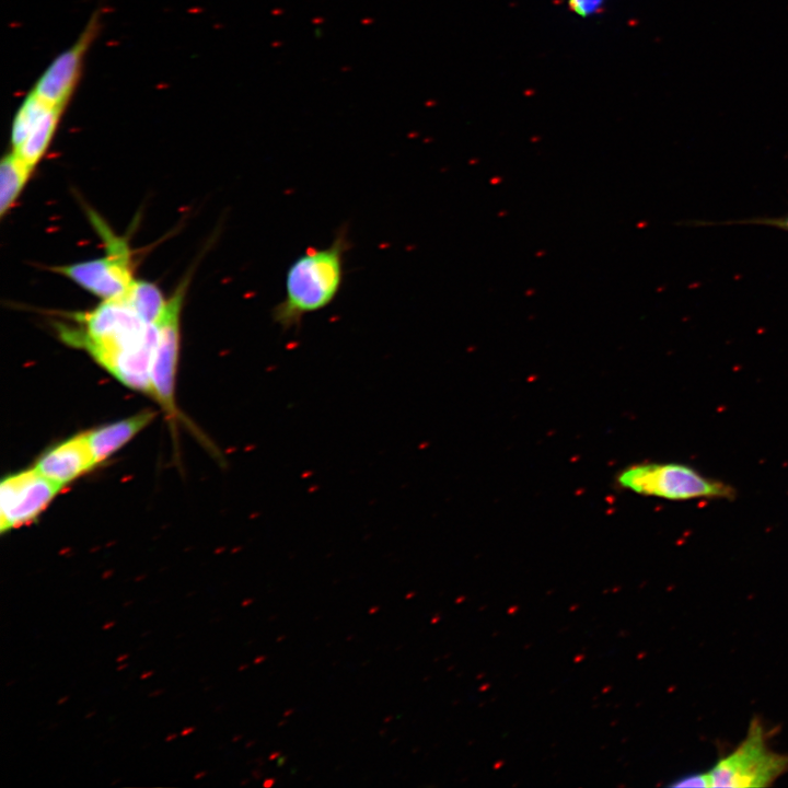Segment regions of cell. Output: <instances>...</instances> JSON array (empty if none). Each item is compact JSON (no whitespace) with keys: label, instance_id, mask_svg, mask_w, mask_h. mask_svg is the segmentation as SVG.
Wrapping results in <instances>:
<instances>
[{"label":"cell","instance_id":"1","mask_svg":"<svg viewBox=\"0 0 788 788\" xmlns=\"http://www.w3.org/2000/svg\"><path fill=\"white\" fill-rule=\"evenodd\" d=\"M349 247L347 229L341 228L327 247L305 250L287 270L285 297L271 310L274 323L282 331L297 328L304 315L328 306L341 288Z\"/></svg>","mask_w":788,"mask_h":788},{"label":"cell","instance_id":"2","mask_svg":"<svg viewBox=\"0 0 788 788\" xmlns=\"http://www.w3.org/2000/svg\"><path fill=\"white\" fill-rule=\"evenodd\" d=\"M82 329L62 333L65 339L88 350L107 369L118 357L157 343V324H147L123 299L106 300L81 316Z\"/></svg>","mask_w":788,"mask_h":788},{"label":"cell","instance_id":"3","mask_svg":"<svg viewBox=\"0 0 788 788\" xmlns=\"http://www.w3.org/2000/svg\"><path fill=\"white\" fill-rule=\"evenodd\" d=\"M616 482L623 489L668 500L732 499L735 496V489L729 484L674 462L629 465L618 473Z\"/></svg>","mask_w":788,"mask_h":788},{"label":"cell","instance_id":"4","mask_svg":"<svg viewBox=\"0 0 788 788\" xmlns=\"http://www.w3.org/2000/svg\"><path fill=\"white\" fill-rule=\"evenodd\" d=\"M788 770V755L769 749L758 719H752L746 737L734 751L718 760L708 772L711 787H767Z\"/></svg>","mask_w":788,"mask_h":788},{"label":"cell","instance_id":"5","mask_svg":"<svg viewBox=\"0 0 788 788\" xmlns=\"http://www.w3.org/2000/svg\"><path fill=\"white\" fill-rule=\"evenodd\" d=\"M96 225L106 240V256L56 267L55 270L104 301L123 298L134 281L128 245L121 239L107 233L102 225Z\"/></svg>","mask_w":788,"mask_h":788},{"label":"cell","instance_id":"6","mask_svg":"<svg viewBox=\"0 0 788 788\" xmlns=\"http://www.w3.org/2000/svg\"><path fill=\"white\" fill-rule=\"evenodd\" d=\"M187 282L185 280L178 286L155 323L158 339L151 366L152 396L172 418L177 415L174 391L179 351V315Z\"/></svg>","mask_w":788,"mask_h":788},{"label":"cell","instance_id":"7","mask_svg":"<svg viewBox=\"0 0 788 788\" xmlns=\"http://www.w3.org/2000/svg\"><path fill=\"white\" fill-rule=\"evenodd\" d=\"M61 488L35 467L3 478L0 485V532L3 534L33 521Z\"/></svg>","mask_w":788,"mask_h":788},{"label":"cell","instance_id":"8","mask_svg":"<svg viewBox=\"0 0 788 788\" xmlns=\"http://www.w3.org/2000/svg\"><path fill=\"white\" fill-rule=\"evenodd\" d=\"M100 27V18L95 13L89 21L78 40L61 53L44 71L32 90L50 106L67 104L74 89L85 51Z\"/></svg>","mask_w":788,"mask_h":788},{"label":"cell","instance_id":"9","mask_svg":"<svg viewBox=\"0 0 788 788\" xmlns=\"http://www.w3.org/2000/svg\"><path fill=\"white\" fill-rule=\"evenodd\" d=\"M96 464L86 432L71 437L46 451L35 468L50 482L63 487Z\"/></svg>","mask_w":788,"mask_h":788},{"label":"cell","instance_id":"10","mask_svg":"<svg viewBox=\"0 0 788 788\" xmlns=\"http://www.w3.org/2000/svg\"><path fill=\"white\" fill-rule=\"evenodd\" d=\"M154 416L153 412L146 410L86 432L96 464L108 459L130 441Z\"/></svg>","mask_w":788,"mask_h":788},{"label":"cell","instance_id":"11","mask_svg":"<svg viewBox=\"0 0 788 788\" xmlns=\"http://www.w3.org/2000/svg\"><path fill=\"white\" fill-rule=\"evenodd\" d=\"M65 104L50 107L36 123L25 141L13 152L33 169L48 148Z\"/></svg>","mask_w":788,"mask_h":788},{"label":"cell","instance_id":"12","mask_svg":"<svg viewBox=\"0 0 788 788\" xmlns=\"http://www.w3.org/2000/svg\"><path fill=\"white\" fill-rule=\"evenodd\" d=\"M34 169L13 151L0 164V215L12 207Z\"/></svg>","mask_w":788,"mask_h":788},{"label":"cell","instance_id":"13","mask_svg":"<svg viewBox=\"0 0 788 788\" xmlns=\"http://www.w3.org/2000/svg\"><path fill=\"white\" fill-rule=\"evenodd\" d=\"M123 299L142 321L151 325L160 320L167 302L154 283L143 280H134Z\"/></svg>","mask_w":788,"mask_h":788},{"label":"cell","instance_id":"14","mask_svg":"<svg viewBox=\"0 0 788 788\" xmlns=\"http://www.w3.org/2000/svg\"><path fill=\"white\" fill-rule=\"evenodd\" d=\"M53 106L31 91L16 112L12 125L11 144L18 149L27 138L40 117Z\"/></svg>","mask_w":788,"mask_h":788},{"label":"cell","instance_id":"15","mask_svg":"<svg viewBox=\"0 0 788 788\" xmlns=\"http://www.w3.org/2000/svg\"><path fill=\"white\" fill-rule=\"evenodd\" d=\"M603 4L604 0H569V8L582 18L596 14Z\"/></svg>","mask_w":788,"mask_h":788},{"label":"cell","instance_id":"16","mask_svg":"<svg viewBox=\"0 0 788 788\" xmlns=\"http://www.w3.org/2000/svg\"><path fill=\"white\" fill-rule=\"evenodd\" d=\"M670 787L685 788V787H711L710 778L707 773H696L682 776L673 780Z\"/></svg>","mask_w":788,"mask_h":788},{"label":"cell","instance_id":"17","mask_svg":"<svg viewBox=\"0 0 788 788\" xmlns=\"http://www.w3.org/2000/svg\"><path fill=\"white\" fill-rule=\"evenodd\" d=\"M751 222L767 224V225L776 227V228L788 231V215L784 216V217H779V218L752 220Z\"/></svg>","mask_w":788,"mask_h":788},{"label":"cell","instance_id":"18","mask_svg":"<svg viewBox=\"0 0 788 788\" xmlns=\"http://www.w3.org/2000/svg\"><path fill=\"white\" fill-rule=\"evenodd\" d=\"M193 732H195V727H185L181 732V737H187L190 735Z\"/></svg>","mask_w":788,"mask_h":788},{"label":"cell","instance_id":"19","mask_svg":"<svg viewBox=\"0 0 788 788\" xmlns=\"http://www.w3.org/2000/svg\"><path fill=\"white\" fill-rule=\"evenodd\" d=\"M178 735H179V734H177V733H170L169 735L165 737V741H166V742H172V741H174Z\"/></svg>","mask_w":788,"mask_h":788},{"label":"cell","instance_id":"20","mask_svg":"<svg viewBox=\"0 0 788 788\" xmlns=\"http://www.w3.org/2000/svg\"><path fill=\"white\" fill-rule=\"evenodd\" d=\"M152 674H153L152 671L143 672V673L140 675V679H141V680H147V679L151 677Z\"/></svg>","mask_w":788,"mask_h":788},{"label":"cell","instance_id":"21","mask_svg":"<svg viewBox=\"0 0 788 788\" xmlns=\"http://www.w3.org/2000/svg\"><path fill=\"white\" fill-rule=\"evenodd\" d=\"M114 626H115V622H108V623H106V624L103 625V629L107 630V629H109V628H112V627H114Z\"/></svg>","mask_w":788,"mask_h":788},{"label":"cell","instance_id":"22","mask_svg":"<svg viewBox=\"0 0 788 788\" xmlns=\"http://www.w3.org/2000/svg\"><path fill=\"white\" fill-rule=\"evenodd\" d=\"M128 658V654H121L119 658L116 659L118 663H124L126 659Z\"/></svg>","mask_w":788,"mask_h":788},{"label":"cell","instance_id":"23","mask_svg":"<svg viewBox=\"0 0 788 788\" xmlns=\"http://www.w3.org/2000/svg\"><path fill=\"white\" fill-rule=\"evenodd\" d=\"M205 775H206L205 772H199V773H197V774L194 775V779H195V780L201 779Z\"/></svg>","mask_w":788,"mask_h":788}]
</instances>
